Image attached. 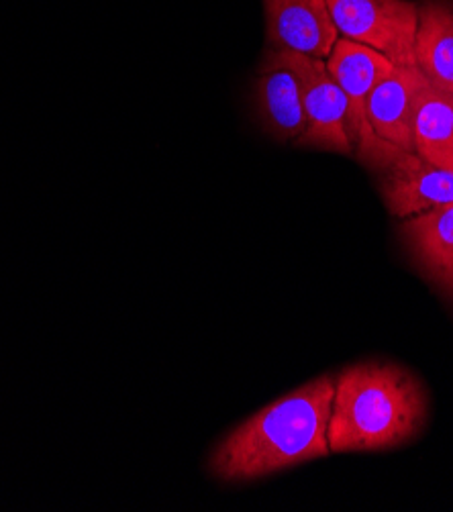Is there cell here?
Segmentation results:
<instances>
[{"mask_svg":"<svg viewBox=\"0 0 453 512\" xmlns=\"http://www.w3.org/2000/svg\"><path fill=\"white\" fill-rule=\"evenodd\" d=\"M270 54L290 68L300 80L307 129L294 145L354 156V147H351L347 133V98L329 74L325 60L298 56L272 47Z\"/></svg>","mask_w":453,"mask_h":512,"instance_id":"5","label":"cell"},{"mask_svg":"<svg viewBox=\"0 0 453 512\" xmlns=\"http://www.w3.org/2000/svg\"><path fill=\"white\" fill-rule=\"evenodd\" d=\"M425 84L427 80L419 68H394L374 86L366 115L380 139L415 151V113Z\"/></svg>","mask_w":453,"mask_h":512,"instance_id":"9","label":"cell"},{"mask_svg":"<svg viewBox=\"0 0 453 512\" xmlns=\"http://www.w3.org/2000/svg\"><path fill=\"white\" fill-rule=\"evenodd\" d=\"M333 394L335 378L319 376L262 408L217 445L209 462L213 476L251 482L327 457Z\"/></svg>","mask_w":453,"mask_h":512,"instance_id":"1","label":"cell"},{"mask_svg":"<svg viewBox=\"0 0 453 512\" xmlns=\"http://www.w3.org/2000/svg\"><path fill=\"white\" fill-rule=\"evenodd\" d=\"M437 284H439V286H441V288H443V290L453 298V268H451V270H449V272H447V274H445Z\"/></svg>","mask_w":453,"mask_h":512,"instance_id":"13","label":"cell"},{"mask_svg":"<svg viewBox=\"0 0 453 512\" xmlns=\"http://www.w3.org/2000/svg\"><path fill=\"white\" fill-rule=\"evenodd\" d=\"M325 66L347 98V133L354 156L376 174L392 156L396 145L374 133L366 107L374 86L396 66L378 51L345 37L335 41Z\"/></svg>","mask_w":453,"mask_h":512,"instance_id":"3","label":"cell"},{"mask_svg":"<svg viewBox=\"0 0 453 512\" xmlns=\"http://www.w3.org/2000/svg\"><path fill=\"white\" fill-rule=\"evenodd\" d=\"M400 233L431 280L439 282L453 268V202L409 217Z\"/></svg>","mask_w":453,"mask_h":512,"instance_id":"11","label":"cell"},{"mask_svg":"<svg viewBox=\"0 0 453 512\" xmlns=\"http://www.w3.org/2000/svg\"><path fill=\"white\" fill-rule=\"evenodd\" d=\"M254 105L264 131L280 143H296L307 129L305 105L298 76L280 64L270 49L254 82Z\"/></svg>","mask_w":453,"mask_h":512,"instance_id":"8","label":"cell"},{"mask_svg":"<svg viewBox=\"0 0 453 512\" xmlns=\"http://www.w3.org/2000/svg\"><path fill=\"white\" fill-rule=\"evenodd\" d=\"M415 153L425 162L453 172V96L429 82L417 100Z\"/></svg>","mask_w":453,"mask_h":512,"instance_id":"12","label":"cell"},{"mask_svg":"<svg viewBox=\"0 0 453 512\" xmlns=\"http://www.w3.org/2000/svg\"><path fill=\"white\" fill-rule=\"evenodd\" d=\"M376 176L388 213L398 219L453 202V172L425 162L415 151L396 147Z\"/></svg>","mask_w":453,"mask_h":512,"instance_id":"6","label":"cell"},{"mask_svg":"<svg viewBox=\"0 0 453 512\" xmlns=\"http://www.w3.org/2000/svg\"><path fill=\"white\" fill-rule=\"evenodd\" d=\"M329 17L349 41L366 45L396 68H417L419 3L413 0H325Z\"/></svg>","mask_w":453,"mask_h":512,"instance_id":"4","label":"cell"},{"mask_svg":"<svg viewBox=\"0 0 453 512\" xmlns=\"http://www.w3.org/2000/svg\"><path fill=\"white\" fill-rule=\"evenodd\" d=\"M264 13L272 49L327 60L339 39L327 7L315 0H264Z\"/></svg>","mask_w":453,"mask_h":512,"instance_id":"7","label":"cell"},{"mask_svg":"<svg viewBox=\"0 0 453 512\" xmlns=\"http://www.w3.org/2000/svg\"><path fill=\"white\" fill-rule=\"evenodd\" d=\"M421 380L405 368L362 362L335 378L327 427L331 453L384 451L415 439L427 423Z\"/></svg>","mask_w":453,"mask_h":512,"instance_id":"2","label":"cell"},{"mask_svg":"<svg viewBox=\"0 0 453 512\" xmlns=\"http://www.w3.org/2000/svg\"><path fill=\"white\" fill-rule=\"evenodd\" d=\"M315 3H317V5H323V7H327V5H325V0H315Z\"/></svg>","mask_w":453,"mask_h":512,"instance_id":"14","label":"cell"},{"mask_svg":"<svg viewBox=\"0 0 453 512\" xmlns=\"http://www.w3.org/2000/svg\"><path fill=\"white\" fill-rule=\"evenodd\" d=\"M415 62L431 86L453 96V0L419 3Z\"/></svg>","mask_w":453,"mask_h":512,"instance_id":"10","label":"cell"}]
</instances>
